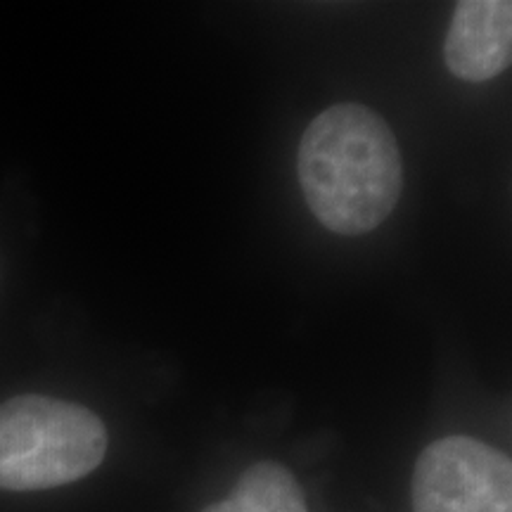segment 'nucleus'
Instances as JSON below:
<instances>
[{
	"instance_id": "obj_1",
	"label": "nucleus",
	"mask_w": 512,
	"mask_h": 512,
	"mask_svg": "<svg viewBox=\"0 0 512 512\" xmlns=\"http://www.w3.org/2000/svg\"><path fill=\"white\" fill-rule=\"evenodd\" d=\"M306 204L337 235H363L389 219L403 188L399 145L380 114L358 102L320 112L297 157Z\"/></svg>"
},
{
	"instance_id": "obj_2",
	"label": "nucleus",
	"mask_w": 512,
	"mask_h": 512,
	"mask_svg": "<svg viewBox=\"0 0 512 512\" xmlns=\"http://www.w3.org/2000/svg\"><path fill=\"white\" fill-rule=\"evenodd\" d=\"M105 453V425L79 403L27 394L0 406V489L72 484L91 475Z\"/></svg>"
},
{
	"instance_id": "obj_3",
	"label": "nucleus",
	"mask_w": 512,
	"mask_h": 512,
	"mask_svg": "<svg viewBox=\"0 0 512 512\" xmlns=\"http://www.w3.org/2000/svg\"><path fill=\"white\" fill-rule=\"evenodd\" d=\"M413 512H512V463L472 437H446L420 453Z\"/></svg>"
},
{
	"instance_id": "obj_4",
	"label": "nucleus",
	"mask_w": 512,
	"mask_h": 512,
	"mask_svg": "<svg viewBox=\"0 0 512 512\" xmlns=\"http://www.w3.org/2000/svg\"><path fill=\"white\" fill-rule=\"evenodd\" d=\"M444 60L448 72L470 83H484L503 74L512 60V3H458L446 34Z\"/></svg>"
},
{
	"instance_id": "obj_5",
	"label": "nucleus",
	"mask_w": 512,
	"mask_h": 512,
	"mask_svg": "<svg viewBox=\"0 0 512 512\" xmlns=\"http://www.w3.org/2000/svg\"><path fill=\"white\" fill-rule=\"evenodd\" d=\"M202 512H309L302 486L285 465L261 460L242 472L228 498Z\"/></svg>"
}]
</instances>
